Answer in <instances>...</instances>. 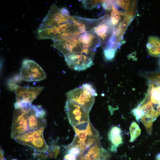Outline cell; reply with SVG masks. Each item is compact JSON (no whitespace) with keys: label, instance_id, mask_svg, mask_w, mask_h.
Listing matches in <instances>:
<instances>
[{"label":"cell","instance_id":"obj_10","mask_svg":"<svg viewBox=\"0 0 160 160\" xmlns=\"http://www.w3.org/2000/svg\"><path fill=\"white\" fill-rule=\"evenodd\" d=\"M46 112L40 106L31 104L27 108L28 127L29 130L46 127Z\"/></svg>","mask_w":160,"mask_h":160},{"label":"cell","instance_id":"obj_25","mask_svg":"<svg viewBox=\"0 0 160 160\" xmlns=\"http://www.w3.org/2000/svg\"><path fill=\"white\" fill-rule=\"evenodd\" d=\"M77 157L75 155L66 152L64 158V160H77Z\"/></svg>","mask_w":160,"mask_h":160},{"label":"cell","instance_id":"obj_23","mask_svg":"<svg viewBox=\"0 0 160 160\" xmlns=\"http://www.w3.org/2000/svg\"><path fill=\"white\" fill-rule=\"evenodd\" d=\"M100 2L97 1H82L84 6L87 9L94 8Z\"/></svg>","mask_w":160,"mask_h":160},{"label":"cell","instance_id":"obj_27","mask_svg":"<svg viewBox=\"0 0 160 160\" xmlns=\"http://www.w3.org/2000/svg\"><path fill=\"white\" fill-rule=\"evenodd\" d=\"M156 160H160V153H159L156 155Z\"/></svg>","mask_w":160,"mask_h":160},{"label":"cell","instance_id":"obj_9","mask_svg":"<svg viewBox=\"0 0 160 160\" xmlns=\"http://www.w3.org/2000/svg\"><path fill=\"white\" fill-rule=\"evenodd\" d=\"M65 108L69 122L72 127L90 121L89 113L78 104L67 100Z\"/></svg>","mask_w":160,"mask_h":160},{"label":"cell","instance_id":"obj_19","mask_svg":"<svg viewBox=\"0 0 160 160\" xmlns=\"http://www.w3.org/2000/svg\"><path fill=\"white\" fill-rule=\"evenodd\" d=\"M140 120L144 125L148 133L149 134H151L153 123L155 120L151 117L146 116L142 117Z\"/></svg>","mask_w":160,"mask_h":160},{"label":"cell","instance_id":"obj_12","mask_svg":"<svg viewBox=\"0 0 160 160\" xmlns=\"http://www.w3.org/2000/svg\"><path fill=\"white\" fill-rule=\"evenodd\" d=\"M104 17L103 22L92 31L99 38L104 49L108 47L114 32V27L111 18L107 15Z\"/></svg>","mask_w":160,"mask_h":160},{"label":"cell","instance_id":"obj_2","mask_svg":"<svg viewBox=\"0 0 160 160\" xmlns=\"http://www.w3.org/2000/svg\"><path fill=\"white\" fill-rule=\"evenodd\" d=\"M97 95L92 85L85 83L68 92L67 100L72 101L82 107L89 113Z\"/></svg>","mask_w":160,"mask_h":160},{"label":"cell","instance_id":"obj_11","mask_svg":"<svg viewBox=\"0 0 160 160\" xmlns=\"http://www.w3.org/2000/svg\"><path fill=\"white\" fill-rule=\"evenodd\" d=\"M72 25L79 34L91 32L104 20V16L97 19H90L71 16Z\"/></svg>","mask_w":160,"mask_h":160},{"label":"cell","instance_id":"obj_30","mask_svg":"<svg viewBox=\"0 0 160 160\" xmlns=\"http://www.w3.org/2000/svg\"><path fill=\"white\" fill-rule=\"evenodd\" d=\"M5 160H6V159H5Z\"/></svg>","mask_w":160,"mask_h":160},{"label":"cell","instance_id":"obj_13","mask_svg":"<svg viewBox=\"0 0 160 160\" xmlns=\"http://www.w3.org/2000/svg\"><path fill=\"white\" fill-rule=\"evenodd\" d=\"M70 16L64 15L61 9L55 4H53L39 25L41 27H51L67 22Z\"/></svg>","mask_w":160,"mask_h":160},{"label":"cell","instance_id":"obj_17","mask_svg":"<svg viewBox=\"0 0 160 160\" xmlns=\"http://www.w3.org/2000/svg\"><path fill=\"white\" fill-rule=\"evenodd\" d=\"M112 9L111 19L114 28H116L117 26H118L119 23H121V17L124 15V13L118 11L115 7L114 4L113 6Z\"/></svg>","mask_w":160,"mask_h":160},{"label":"cell","instance_id":"obj_24","mask_svg":"<svg viewBox=\"0 0 160 160\" xmlns=\"http://www.w3.org/2000/svg\"><path fill=\"white\" fill-rule=\"evenodd\" d=\"M113 1H105L103 2L102 6L104 8L107 10H109L112 8Z\"/></svg>","mask_w":160,"mask_h":160},{"label":"cell","instance_id":"obj_15","mask_svg":"<svg viewBox=\"0 0 160 160\" xmlns=\"http://www.w3.org/2000/svg\"><path fill=\"white\" fill-rule=\"evenodd\" d=\"M121 128L119 126H114L110 128L108 134V138L111 143L110 150L116 152L118 147L123 143Z\"/></svg>","mask_w":160,"mask_h":160},{"label":"cell","instance_id":"obj_18","mask_svg":"<svg viewBox=\"0 0 160 160\" xmlns=\"http://www.w3.org/2000/svg\"><path fill=\"white\" fill-rule=\"evenodd\" d=\"M129 131L130 135L129 142L132 143L140 135L141 130L138 124L133 121L130 125Z\"/></svg>","mask_w":160,"mask_h":160},{"label":"cell","instance_id":"obj_8","mask_svg":"<svg viewBox=\"0 0 160 160\" xmlns=\"http://www.w3.org/2000/svg\"><path fill=\"white\" fill-rule=\"evenodd\" d=\"M44 88L43 87H24L17 85L15 87L16 98L15 107L31 104Z\"/></svg>","mask_w":160,"mask_h":160},{"label":"cell","instance_id":"obj_16","mask_svg":"<svg viewBox=\"0 0 160 160\" xmlns=\"http://www.w3.org/2000/svg\"><path fill=\"white\" fill-rule=\"evenodd\" d=\"M146 47L150 55L160 57V39L159 37L155 36H149Z\"/></svg>","mask_w":160,"mask_h":160},{"label":"cell","instance_id":"obj_5","mask_svg":"<svg viewBox=\"0 0 160 160\" xmlns=\"http://www.w3.org/2000/svg\"><path fill=\"white\" fill-rule=\"evenodd\" d=\"M29 105L15 107L13 112L11 137L12 139L29 131L28 125L27 108Z\"/></svg>","mask_w":160,"mask_h":160},{"label":"cell","instance_id":"obj_22","mask_svg":"<svg viewBox=\"0 0 160 160\" xmlns=\"http://www.w3.org/2000/svg\"><path fill=\"white\" fill-rule=\"evenodd\" d=\"M131 113L137 121H138L142 117L144 116V114L143 111L138 106L132 110Z\"/></svg>","mask_w":160,"mask_h":160},{"label":"cell","instance_id":"obj_28","mask_svg":"<svg viewBox=\"0 0 160 160\" xmlns=\"http://www.w3.org/2000/svg\"><path fill=\"white\" fill-rule=\"evenodd\" d=\"M159 66H160V60L159 62Z\"/></svg>","mask_w":160,"mask_h":160},{"label":"cell","instance_id":"obj_14","mask_svg":"<svg viewBox=\"0 0 160 160\" xmlns=\"http://www.w3.org/2000/svg\"><path fill=\"white\" fill-rule=\"evenodd\" d=\"M110 156L108 153L101 146L96 143L84 151L77 160H105Z\"/></svg>","mask_w":160,"mask_h":160},{"label":"cell","instance_id":"obj_26","mask_svg":"<svg viewBox=\"0 0 160 160\" xmlns=\"http://www.w3.org/2000/svg\"><path fill=\"white\" fill-rule=\"evenodd\" d=\"M5 159L4 156L3 151L2 149H0V160H5Z\"/></svg>","mask_w":160,"mask_h":160},{"label":"cell","instance_id":"obj_29","mask_svg":"<svg viewBox=\"0 0 160 160\" xmlns=\"http://www.w3.org/2000/svg\"><path fill=\"white\" fill-rule=\"evenodd\" d=\"M16 160V159H13V160Z\"/></svg>","mask_w":160,"mask_h":160},{"label":"cell","instance_id":"obj_1","mask_svg":"<svg viewBox=\"0 0 160 160\" xmlns=\"http://www.w3.org/2000/svg\"><path fill=\"white\" fill-rule=\"evenodd\" d=\"M73 127L75 135L72 142L68 145L79 148L81 153L92 145L100 143L99 133L90 121Z\"/></svg>","mask_w":160,"mask_h":160},{"label":"cell","instance_id":"obj_4","mask_svg":"<svg viewBox=\"0 0 160 160\" xmlns=\"http://www.w3.org/2000/svg\"><path fill=\"white\" fill-rule=\"evenodd\" d=\"M65 33L70 36L77 35V32L72 25L70 15L65 23L51 27L39 26L37 31V38L39 39H50L53 40Z\"/></svg>","mask_w":160,"mask_h":160},{"label":"cell","instance_id":"obj_7","mask_svg":"<svg viewBox=\"0 0 160 160\" xmlns=\"http://www.w3.org/2000/svg\"><path fill=\"white\" fill-rule=\"evenodd\" d=\"M20 75L22 79L26 81H40L46 78V73L40 66L28 59L23 62Z\"/></svg>","mask_w":160,"mask_h":160},{"label":"cell","instance_id":"obj_6","mask_svg":"<svg viewBox=\"0 0 160 160\" xmlns=\"http://www.w3.org/2000/svg\"><path fill=\"white\" fill-rule=\"evenodd\" d=\"M94 54L84 52H70L64 56L68 66L71 68L80 71L90 68L94 64Z\"/></svg>","mask_w":160,"mask_h":160},{"label":"cell","instance_id":"obj_20","mask_svg":"<svg viewBox=\"0 0 160 160\" xmlns=\"http://www.w3.org/2000/svg\"><path fill=\"white\" fill-rule=\"evenodd\" d=\"M117 4L128 12H133L135 4L130 1L118 0L116 1Z\"/></svg>","mask_w":160,"mask_h":160},{"label":"cell","instance_id":"obj_3","mask_svg":"<svg viewBox=\"0 0 160 160\" xmlns=\"http://www.w3.org/2000/svg\"><path fill=\"white\" fill-rule=\"evenodd\" d=\"M46 127L29 130L17 136L14 139L20 144L31 147L38 152H46L49 150V148L43 136L44 131Z\"/></svg>","mask_w":160,"mask_h":160},{"label":"cell","instance_id":"obj_21","mask_svg":"<svg viewBox=\"0 0 160 160\" xmlns=\"http://www.w3.org/2000/svg\"><path fill=\"white\" fill-rule=\"evenodd\" d=\"M116 49L113 48H107L104 49L103 53L104 57L107 60L110 61L114 58Z\"/></svg>","mask_w":160,"mask_h":160}]
</instances>
